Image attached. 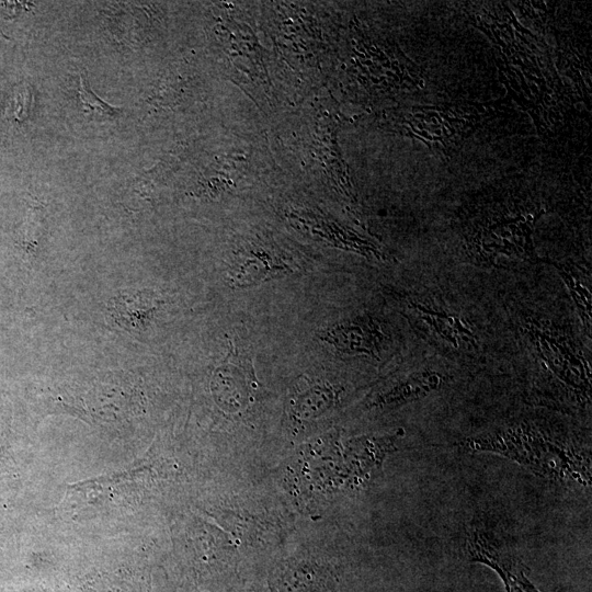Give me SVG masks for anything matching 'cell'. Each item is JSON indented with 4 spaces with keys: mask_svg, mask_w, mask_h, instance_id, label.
<instances>
[{
    "mask_svg": "<svg viewBox=\"0 0 592 592\" xmlns=\"http://www.w3.org/2000/svg\"><path fill=\"white\" fill-rule=\"evenodd\" d=\"M117 319L125 327H143L145 321L157 309L158 304L152 296L144 293L126 294L115 297L112 300Z\"/></svg>",
    "mask_w": 592,
    "mask_h": 592,
    "instance_id": "obj_3",
    "label": "cell"
},
{
    "mask_svg": "<svg viewBox=\"0 0 592 592\" xmlns=\"http://www.w3.org/2000/svg\"><path fill=\"white\" fill-rule=\"evenodd\" d=\"M467 554L473 561L491 567L502 578L508 592H539L527 579L525 568L514 558L503 554L482 531L467 538Z\"/></svg>",
    "mask_w": 592,
    "mask_h": 592,
    "instance_id": "obj_2",
    "label": "cell"
},
{
    "mask_svg": "<svg viewBox=\"0 0 592 592\" xmlns=\"http://www.w3.org/2000/svg\"><path fill=\"white\" fill-rule=\"evenodd\" d=\"M79 78L78 100L83 107V111L101 115L103 117L117 115V109L105 103L103 100L99 99L93 91H91L88 81L82 73H80Z\"/></svg>",
    "mask_w": 592,
    "mask_h": 592,
    "instance_id": "obj_4",
    "label": "cell"
},
{
    "mask_svg": "<svg viewBox=\"0 0 592 592\" xmlns=\"http://www.w3.org/2000/svg\"><path fill=\"white\" fill-rule=\"evenodd\" d=\"M471 452L488 451L516 462L534 474L556 481L590 485V453L566 439L528 424L509 426L462 443Z\"/></svg>",
    "mask_w": 592,
    "mask_h": 592,
    "instance_id": "obj_1",
    "label": "cell"
}]
</instances>
